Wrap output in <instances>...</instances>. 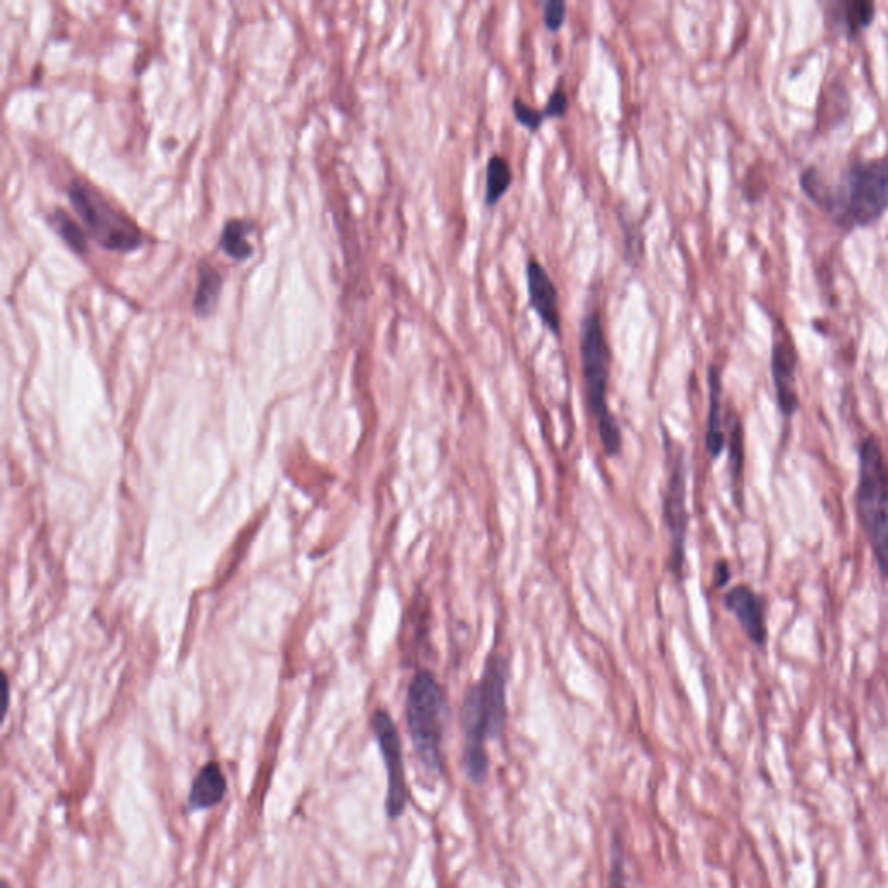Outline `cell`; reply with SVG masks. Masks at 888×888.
I'll list each match as a JSON object with an SVG mask.
<instances>
[{"instance_id": "1", "label": "cell", "mask_w": 888, "mask_h": 888, "mask_svg": "<svg viewBox=\"0 0 888 888\" xmlns=\"http://www.w3.org/2000/svg\"><path fill=\"white\" fill-rule=\"evenodd\" d=\"M802 186L812 202L843 229L864 228L888 210V160H859L843 170L838 183H824L816 170H805Z\"/></svg>"}, {"instance_id": "2", "label": "cell", "mask_w": 888, "mask_h": 888, "mask_svg": "<svg viewBox=\"0 0 888 888\" xmlns=\"http://www.w3.org/2000/svg\"><path fill=\"white\" fill-rule=\"evenodd\" d=\"M464 771L472 784H483L490 772L486 741L502 736L507 724V661L491 654L483 677L465 693L462 701Z\"/></svg>"}, {"instance_id": "3", "label": "cell", "mask_w": 888, "mask_h": 888, "mask_svg": "<svg viewBox=\"0 0 888 888\" xmlns=\"http://www.w3.org/2000/svg\"><path fill=\"white\" fill-rule=\"evenodd\" d=\"M580 360L588 410L597 425L602 448L608 457H616L621 451V431L609 408L611 349L599 311H588L583 316L580 327Z\"/></svg>"}, {"instance_id": "4", "label": "cell", "mask_w": 888, "mask_h": 888, "mask_svg": "<svg viewBox=\"0 0 888 888\" xmlns=\"http://www.w3.org/2000/svg\"><path fill=\"white\" fill-rule=\"evenodd\" d=\"M856 507L876 566L888 578V464L875 436L864 439L859 448Z\"/></svg>"}, {"instance_id": "5", "label": "cell", "mask_w": 888, "mask_h": 888, "mask_svg": "<svg viewBox=\"0 0 888 888\" xmlns=\"http://www.w3.org/2000/svg\"><path fill=\"white\" fill-rule=\"evenodd\" d=\"M446 696L427 670L415 673L406 696V724L418 764L427 776H443V736Z\"/></svg>"}, {"instance_id": "6", "label": "cell", "mask_w": 888, "mask_h": 888, "mask_svg": "<svg viewBox=\"0 0 888 888\" xmlns=\"http://www.w3.org/2000/svg\"><path fill=\"white\" fill-rule=\"evenodd\" d=\"M68 193L77 214L103 247L118 252L138 249L141 231L129 217L106 202L101 193L80 181H73Z\"/></svg>"}, {"instance_id": "7", "label": "cell", "mask_w": 888, "mask_h": 888, "mask_svg": "<svg viewBox=\"0 0 888 888\" xmlns=\"http://www.w3.org/2000/svg\"><path fill=\"white\" fill-rule=\"evenodd\" d=\"M668 444V486H666L665 516L666 528L670 533V547H672V564L673 575L682 578L684 573V559H686V535L687 524H689V514H687V479H686V462H684V453L677 450L675 444L666 438Z\"/></svg>"}, {"instance_id": "8", "label": "cell", "mask_w": 888, "mask_h": 888, "mask_svg": "<svg viewBox=\"0 0 888 888\" xmlns=\"http://www.w3.org/2000/svg\"><path fill=\"white\" fill-rule=\"evenodd\" d=\"M373 736L377 739L382 758L386 762L387 797L386 814L389 819H398L408 805V783H406L403 745L398 727L386 710H377L372 717Z\"/></svg>"}, {"instance_id": "9", "label": "cell", "mask_w": 888, "mask_h": 888, "mask_svg": "<svg viewBox=\"0 0 888 888\" xmlns=\"http://www.w3.org/2000/svg\"><path fill=\"white\" fill-rule=\"evenodd\" d=\"M526 285H528L529 306L538 314L543 325L561 337V309H559V290L549 271L536 257H531L526 264Z\"/></svg>"}, {"instance_id": "10", "label": "cell", "mask_w": 888, "mask_h": 888, "mask_svg": "<svg viewBox=\"0 0 888 888\" xmlns=\"http://www.w3.org/2000/svg\"><path fill=\"white\" fill-rule=\"evenodd\" d=\"M772 380L776 387L779 410L784 417L791 418L800 406L797 391V351L790 339H776L772 347Z\"/></svg>"}, {"instance_id": "11", "label": "cell", "mask_w": 888, "mask_h": 888, "mask_svg": "<svg viewBox=\"0 0 888 888\" xmlns=\"http://www.w3.org/2000/svg\"><path fill=\"white\" fill-rule=\"evenodd\" d=\"M727 611L738 620L746 637L753 646L762 649L767 644V621H765V602L750 587L738 585L729 590L724 597Z\"/></svg>"}, {"instance_id": "12", "label": "cell", "mask_w": 888, "mask_h": 888, "mask_svg": "<svg viewBox=\"0 0 888 888\" xmlns=\"http://www.w3.org/2000/svg\"><path fill=\"white\" fill-rule=\"evenodd\" d=\"M228 791L226 777L217 762L203 765L191 783L188 805L191 810L212 809L221 804Z\"/></svg>"}, {"instance_id": "13", "label": "cell", "mask_w": 888, "mask_h": 888, "mask_svg": "<svg viewBox=\"0 0 888 888\" xmlns=\"http://www.w3.org/2000/svg\"><path fill=\"white\" fill-rule=\"evenodd\" d=\"M708 387H710V405H708V425H706V450L710 457L719 458L725 446L724 429H722V382L720 373L715 366L708 370Z\"/></svg>"}, {"instance_id": "14", "label": "cell", "mask_w": 888, "mask_h": 888, "mask_svg": "<svg viewBox=\"0 0 888 888\" xmlns=\"http://www.w3.org/2000/svg\"><path fill=\"white\" fill-rule=\"evenodd\" d=\"M514 181L512 167L509 160L502 155H493L486 164V190H484V203L486 207H495L503 196L507 195Z\"/></svg>"}, {"instance_id": "15", "label": "cell", "mask_w": 888, "mask_h": 888, "mask_svg": "<svg viewBox=\"0 0 888 888\" xmlns=\"http://www.w3.org/2000/svg\"><path fill=\"white\" fill-rule=\"evenodd\" d=\"M729 464L734 495L738 497L739 509L743 505V469H745V434L738 415L731 413V434H729Z\"/></svg>"}, {"instance_id": "16", "label": "cell", "mask_w": 888, "mask_h": 888, "mask_svg": "<svg viewBox=\"0 0 888 888\" xmlns=\"http://www.w3.org/2000/svg\"><path fill=\"white\" fill-rule=\"evenodd\" d=\"M222 278L216 269L203 268L196 287L195 306L196 313L200 316H209L216 307L219 292H221Z\"/></svg>"}, {"instance_id": "17", "label": "cell", "mask_w": 888, "mask_h": 888, "mask_svg": "<svg viewBox=\"0 0 888 888\" xmlns=\"http://www.w3.org/2000/svg\"><path fill=\"white\" fill-rule=\"evenodd\" d=\"M249 229V224L243 221H229L222 229V250L236 261H243L252 254V245L247 240Z\"/></svg>"}, {"instance_id": "18", "label": "cell", "mask_w": 888, "mask_h": 888, "mask_svg": "<svg viewBox=\"0 0 888 888\" xmlns=\"http://www.w3.org/2000/svg\"><path fill=\"white\" fill-rule=\"evenodd\" d=\"M840 9H842L840 21H842L843 30L849 35L861 32L862 28L868 27L875 18V4L873 2H864V0L842 2Z\"/></svg>"}, {"instance_id": "19", "label": "cell", "mask_w": 888, "mask_h": 888, "mask_svg": "<svg viewBox=\"0 0 888 888\" xmlns=\"http://www.w3.org/2000/svg\"><path fill=\"white\" fill-rule=\"evenodd\" d=\"M54 226L58 229L59 235L63 236L66 242L72 245L73 249L77 250V252H85V249H87L85 233L70 217L66 216L65 212L58 210L54 214Z\"/></svg>"}, {"instance_id": "20", "label": "cell", "mask_w": 888, "mask_h": 888, "mask_svg": "<svg viewBox=\"0 0 888 888\" xmlns=\"http://www.w3.org/2000/svg\"><path fill=\"white\" fill-rule=\"evenodd\" d=\"M512 111H514V117H516L517 122L526 127L529 132L540 131V127L545 122L543 111L531 108L521 98H516L512 101Z\"/></svg>"}, {"instance_id": "21", "label": "cell", "mask_w": 888, "mask_h": 888, "mask_svg": "<svg viewBox=\"0 0 888 888\" xmlns=\"http://www.w3.org/2000/svg\"><path fill=\"white\" fill-rule=\"evenodd\" d=\"M568 6L562 0H549L543 4V25L549 32L557 33L566 21Z\"/></svg>"}, {"instance_id": "22", "label": "cell", "mask_w": 888, "mask_h": 888, "mask_svg": "<svg viewBox=\"0 0 888 888\" xmlns=\"http://www.w3.org/2000/svg\"><path fill=\"white\" fill-rule=\"evenodd\" d=\"M569 108V99L568 92H566V87H564V82H559L557 87H555L552 94H550L549 101H547V105L543 106V117L545 120L547 118H562L566 117V113H568Z\"/></svg>"}, {"instance_id": "23", "label": "cell", "mask_w": 888, "mask_h": 888, "mask_svg": "<svg viewBox=\"0 0 888 888\" xmlns=\"http://www.w3.org/2000/svg\"><path fill=\"white\" fill-rule=\"evenodd\" d=\"M613 887L614 888H625V876H623V859L620 856V849H613Z\"/></svg>"}, {"instance_id": "24", "label": "cell", "mask_w": 888, "mask_h": 888, "mask_svg": "<svg viewBox=\"0 0 888 888\" xmlns=\"http://www.w3.org/2000/svg\"><path fill=\"white\" fill-rule=\"evenodd\" d=\"M731 580V568H729V564L725 561H720L717 566H715V582H717V587H725L727 583Z\"/></svg>"}, {"instance_id": "25", "label": "cell", "mask_w": 888, "mask_h": 888, "mask_svg": "<svg viewBox=\"0 0 888 888\" xmlns=\"http://www.w3.org/2000/svg\"><path fill=\"white\" fill-rule=\"evenodd\" d=\"M2 888H11V887H9V885H7L6 882H4V883H2Z\"/></svg>"}]
</instances>
